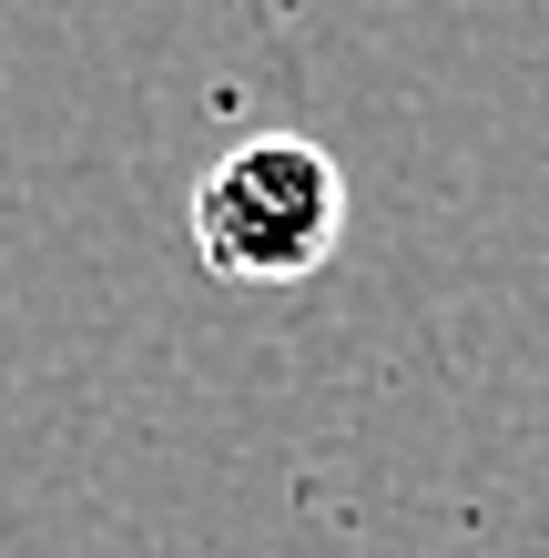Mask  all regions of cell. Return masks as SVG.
I'll return each mask as SVG.
<instances>
[{
    "instance_id": "6da1fadb",
    "label": "cell",
    "mask_w": 549,
    "mask_h": 558,
    "mask_svg": "<svg viewBox=\"0 0 549 558\" xmlns=\"http://www.w3.org/2000/svg\"><path fill=\"white\" fill-rule=\"evenodd\" d=\"M346 244V173L306 133H254L193 183V254L214 284H306Z\"/></svg>"
}]
</instances>
